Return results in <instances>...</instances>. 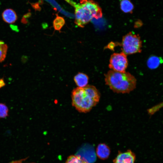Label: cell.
Returning <instances> with one entry per match:
<instances>
[{"instance_id":"obj_1","label":"cell","mask_w":163,"mask_h":163,"mask_svg":"<svg viewBox=\"0 0 163 163\" xmlns=\"http://www.w3.org/2000/svg\"><path fill=\"white\" fill-rule=\"evenodd\" d=\"M72 106L79 112H89L98 103L100 93L94 86L87 85L83 88L77 87L72 92Z\"/></svg>"},{"instance_id":"obj_2","label":"cell","mask_w":163,"mask_h":163,"mask_svg":"<svg viewBox=\"0 0 163 163\" xmlns=\"http://www.w3.org/2000/svg\"><path fill=\"white\" fill-rule=\"evenodd\" d=\"M73 6L75 10V24L83 28L93 18H102V10L98 4L94 0H80L77 3L71 0H65Z\"/></svg>"},{"instance_id":"obj_3","label":"cell","mask_w":163,"mask_h":163,"mask_svg":"<svg viewBox=\"0 0 163 163\" xmlns=\"http://www.w3.org/2000/svg\"><path fill=\"white\" fill-rule=\"evenodd\" d=\"M104 77L106 84L114 92L129 93L136 88V80L128 72L110 70L105 74Z\"/></svg>"},{"instance_id":"obj_4","label":"cell","mask_w":163,"mask_h":163,"mask_svg":"<svg viewBox=\"0 0 163 163\" xmlns=\"http://www.w3.org/2000/svg\"><path fill=\"white\" fill-rule=\"evenodd\" d=\"M121 45L122 52L126 55L140 53L142 51V42L140 37L132 32L123 37Z\"/></svg>"},{"instance_id":"obj_5","label":"cell","mask_w":163,"mask_h":163,"mask_svg":"<svg viewBox=\"0 0 163 163\" xmlns=\"http://www.w3.org/2000/svg\"><path fill=\"white\" fill-rule=\"evenodd\" d=\"M109 62V67L111 70L118 72H125L128 65L126 55L123 52L112 54Z\"/></svg>"},{"instance_id":"obj_6","label":"cell","mask_w":163,"mask_h":163,"mask_svg":"<svg viewBox=\"0 0 163 163\" xmlns=\"http://www.w3.org/2000/svg\"><path fill=\"white\" fill-rule=\"evenodd\" d=\"M135 155L131 150H129L124 152H120L113 160V163H134Z\"/></svg>"},{"instance_id":"obj_7","label":"cell","mask_w":163,"mask_h":163,"mask_svg":"<svg viewBox=\"0 0 163 163\" xmlns=\"http://www.w3.org/2000/svg\"><path fill=\"white\" fill-rule=\"evenodd\" d=\"M2 17L3 21L8 24L14 23L18 18L15 12L11 8L5 9L2 13Z\"/></svg>"},{"instance_id":"obj_8","label":"cell","mask_w":163,"mask_h":163,"mask_svg":"<svg viewBox=\"0 0 163 163\" xmlns=\"http://www.w3.org/2000/svg\"><path fill=\"white\" fill-rule=\"evenodd\" d=\"M74 80L78 87L83 88L88 85L89 77L84 73L79 72L74 77Z\"/></svg>"},{"instance_id":"obj_9","label":"cell","mask_w":163,"mask_h":163,"mask_svg":"<svg viewBox=\"0 0 163 163\" xmlns=\"http://www.w3.org/2000/svg\"><path fill=\"white\" fill-rule=\"evenodd\" d=\"M110 153V149L106 145L103 143L98 145L96 149V154L99 158L103 160L107 159Z\"/></svg>"},{"instance_id":"obj_10","label":"cell","mask_w":163,"mask_h":163,"mask_svg":"<svg viewBox=\"0 0 163 163\" xmlns=\"http://www.w3.org/2000/svg\"><path fill=\"white\" fill-rule=\"evenodd\" d=\"M121 11L125 13H132L134 6L130 0H121L120 3Z\"/></svg>"},{"instance_id":"obj_11","label":"cell","mask_w":163,"mask_h":163,"mask_svg":"<svg viewBox=\"0 0 163 163\" xmlns=\"http://www.w3.org/2000/svg\"><path fill=\"white\" fill-rule=\"evenodd\" d=\"M161 59L157 56L150 57L147 61V65L151 69L156 68L161 63Z\"/></svg>"},{"instance_id":"obj_12","label":"cell","mask_w":163,"mask_h":163,"mask_svg":"<svg viewBox=\"0 0 163 163\" xmlns=\"http://www.w3.org/2000/svg\"><path fill=\"white\" fill-rule=\"evenodd\" d=\"M65 23L64 18L56 14V17L53 22V28L56 30L60 31Z\"/></svg>"},{"instance_id":"obj_13","label":"cell","mask_w":163,"mask_h":163,"mask_svg":"<svg viewBox=\"0 0 163 163\" xmlns=\"http://www.w3.org/2000/svg\"><path fill=\"white\" fill-rule=\"evenodd\" d=\"M8 49L7 45L3 41L0 40V63L5 59Z\"/></svg>"},{"instance_id":"obj_14","label":"cell","mask_w":163,"mask_h":163,"mask_svg":"<svg viewBox=\"0 0 163 163\" xmlns=\"http://www.w3.org/2000/svg\"><path fill=\"white\" fill-rule=\"evenodd\" d=\"M65 163H87L79 155H72L69 156Z\"/></svg>"},{"instance_id":"obj_15","label":"cell","mask_w":163,"mask_h":163,"mask_svg":"<svg viewBox=\"0 0 163 163\" xmlns=\"http://www.w3.org/2000/svg\"><path fill=\"white\" fill-rule=\"evenodd\" d=\"M8 110L4 104L0 103V118H4L8 115Z\"/></svg>"},{"instance_id":"obj_16","label":"cell","mask_w":163,"mask_h":163,"mask_svg":"<svg viewBox=\"0 0 163 163\" xmlns=\"http://www.w3.org/2000/svg\"><path fill=\"white\" fill-rule=\"evenodd\" d=\"M162 106V103L159 104L149 109L148 110V112L149 114L152 115L158 111Z\"/></svg>"},{"instance_id":"obj_17","label":"cell","mask_w":163,"mask_h":163,"mask_svg":"<svg viewBox=\"0 0 163 163\" xmlns=\"http://www.w3.org/2000/svg\"><path fill=\"white\" fill-rule=\"evenodd\" d=\"M5 85V83L2 79H0V88L3 87Z\"/></svg>"}]
</instances>
